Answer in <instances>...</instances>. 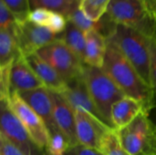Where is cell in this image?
Instances as JSON below:
<instances>
[{"label":"cell","instance_id":"cell-8","mask_svg":"<svg viewBox=\"0 0 156 155\" xmlns=\"http://www.w3.org/2000/svg\"><path fill=\"white\" fill-rule=\"evenodd\" d=\"M0 134L26 155H41L30 135L6 100H0ZM43 155V154H42Z\"/></svg>","mask_w":156,"mask_h":155},{"label":"cell","instance_id":"cell-5","mask_svg":"<svg viewBox=\"0 0 156 155\" xmlns=\"http://www.w3.org/2000/svg\"><path fill=\"white\" fill-rule=\"evenodd\" d=\"M118 132L129 155H156V123L149 114L142 112Z\"/></svg>","mask_w":156,"mask_h":155},{"label":"cell","instance_id":"cell-18","mask_svg":"<svg viewBox=\"0 0 156 155\" xmlns=\"http://www.w3.org/2000/svg\"><path fill=\"white\" fill-rule=\"evenodd\" d=\"M58 37L63 40L67 46L83 61L84 63V55L86 48V37L85 33L80 29L76 25L71 21L68 20L66 29L61 33Z\"/></svg>","mask_w":156,"mask_h":155},{"label":"cell","instance_id":"cell-2","mask_svg":"<svg viewBox=\"0 0 156 155\" xmlns=\"http://www.w3.org/2000/svg\"><path fill=\"white\" fill-rule=\"evenodd\" d=\"M106 38L121 51L152 89L150 39L135 29L120 24H114Z\"/></svg>","mask_w":156,"mask_h":155},{"label":"cell","instance_id":"cell-6","mask_svg":"<svg viewBox=\"0 0 156 155\" xmlns=\"http://www.w3.org/2000/svg\"><path fill=\"white\" fill-rule=\"evenodd\" d=\"M37 54L49 64L66 83L82 76L85 64L59 37L39 49Z\"/></svg>","mask_w":156,"mask_h":155},{"label":"cell","instance_id":"cell-31","mask_svg":"<svg viewBox=\"0 0 156 155\" xmlns=\"http://www.w3.org/2000/svg\"><path fill=\"white\" fill-rule=\"evenodd\" d=\"M65 155H102L98 150L78 144L72 147H69L66 152Z\"/></svg>","mask_w":156,"mask_h":155},{"label":"cell","instance_id":"cell-23","mask_svg":"<svg viewBox=\"0 0 156 155\" xmlns=\"http://www.w3.org/2000/svg\"><path fill=\"white\" fill-rule=\"evenodd\" d=\"M69 147V141L59 130L49 133V140L46 149L48 155H65Z\"/></svg>","mask_w":156,"mask_h":155},{"label":"cell","instance_id":"cell-16","mask_svg":"<svg viewBox=\"0 0 156 155\" xmlns=\"http://www.w3.org/2000/svg\"><path fill=\"white\" fill-rule=\"evenodd\" d=\"M142 112H144L143 104L135 99L125 96L112 107L111 119L113 128L119 131L126 127Z\"/></svg>","mask_w":156,"mask_h":155},{"label":"cell","instance_id":"cell-19","mask_svg":"<svg viewBox=\"0 0 156 155\" xmlns=\"http://www.w3.org/2000/svg\"><path fill=\"white\" fill-rule=\"evenodd\" d=\"M20 56L16 37L6 30H0V68L13 65Z\"/></svg>","mask_w":156,"mask_h":155},{"label":"cell","instance_id":"cell-11","mask_svg":"<svg viewBox=\"0 0 156 155\" xmlns=\"http://www.w3.org/2000/svg\"><path fill=\"white\" fill-rule=\"evenodd\" d=\"M20 97L37 113L45 122L48 133L58 130L53 116V102L50 90L46 87L18 92Z\"/></svg>","mask_w":156,"mask_h":155},{"label":"cell","instance_id":"cell-4","mask_svg":"<svg viewBox=\"0 0 156 155\" xmlns=\"http://www.w3.org/2000/svg\"><path fill=\"white\" fill-rule=\"evenodd\" d=\"M82 76L90 96L104 122L113 128L111 119L112 107L126 95L102 69L84 65Z\"/></svg>","mask_w":156,"mask_h":155},{"label":"cell","instance_id":"cell-3","mask_svg":"<svg viewBox=\"0 0 156 155\" xmlns=\"http://www.w3.org/2000/svg\"><path fill=\"white\" fill-rule=\"evenodd\" d=\"M106 15L115 24L135 29L149 39L156 37V15L147 0H112Z\"/></svg>","mask_w":156,"mask_h":155},{"label":"cell","instance_id":"cell-22","mask_svg":"<svg viewBox=\"0 0 156 155\" xmlns=\"http://www.w3.org/2000/svg\"><path fill=\"white\" fill-rule=\"evenodd\" d=\"M111 1L112 0H80L79 7L88 18L98 22L106 14Z\"/></svg>","mask_w":156,"mask_h":155},{"label":"cell","instance_id":"cell-7","mask_svg":"<svg viewBox=\"0 0 156 155\" xmlns=\"http://www.w3.org/2000/svg\"><path fill=\"white\" fill-rule=\"evenodd\" d=\"M7 102L12 111L27 131L36 146L40 151L46 150L49 140V133L43 120L20 97L17 91H11Z\"/></svg>","mask_w":156,"mask_h":155},{"label":"cell","instance_id":"cell-28","mask_svg":"<svg viewBox=\"0 0 156 155\" xmlns=\"http://www.w3.org/2000/svg\"><path fill=\"white\" fill-rule=\"evenodd\" d=\"M151 53V82L154 109H156V37L150 39Z\"/></svg>","mask_w":156,"mask_h":155},{"label":"cell","instance_id":"cell-33","mask_svg":"<svg viewBox=\"0 0 156 155\" xmlns=\"http://www.w3.org/2000/svg\"><path fill=\"white\" fill-rule=\"evenodd\" d=\"M78 1H79V4H80V0H78Z\"/></svg>","mask_w":156,"mask_h":155},{"label":"cell","instance_id":"cell-14","mask_svg":"<svg viewBox=\"0 0 156 155\" xmlns=\"http://www.w3.org/2000/svg\"><path fill=\"white\" fill-rule=\"evenodd\" d=\"M27 63L42 81L47 89L57 93H62L67 89V83L61 76L37 53L24 56Z\"/></svg>","mask_w":156,"mask_h":155},{"label":"cell","instance_id":"cell-13","mask_svg":"<svg viewBox=\"0 0 156 155\" xmlns=\"http://www.w3.org/2000/svg\"><path fill=\"white\" fill-rule=\"evenodd\" d=\"M60 94L63 96V98L66 100V101L69 103L73 111H83L104 122L101 113L97 110L94 102L90 96L83 76H80L71 82L67 83V89L64 92Z\"/></svg>","mask_w":156,"mask_h":155},{"label":"cell","instance_id":"cell-9","mask_svg":"<svg viewBox=\"0 0 156 155\" xmlns=\"http://www.w3.org/2000/svg\"><path fill=\"white\" fill-rule=\"evenodd\" d=\"M58 38V35L52 32L48 26L36 25L29 20L19 24L16 35L18 46L23 56L35 54Z\"/></svg>","mask_w":156,"mask_h":155},{"label":"cell","instance_id":"cell-32","mask_svg":"<svg viewBox=\"0 0 156 155\" xmlns=\"http://www.w3.org/2000/svg\"><path fill=\"white\" fill-rule=\"evenodd\" d=\"M151 9L153 10V12L156 15V0H147Z\"/></svg>","mask_w":156,"mask_h":155},{"label":"cell","instance_id":"cell-15","mask_svg":"<svg viewBox=\"0 0 156 155\" xmlns=\"http://www.w3.org/2000/svg\"><path fill=\"white\" fill-rule=\"evenodd\" d=\"M11 91H28L45 87L27 63L24 56H20L13 63L10 72Z\"/></svg>","mask_w":156,"mask_h":155},{"label":"cell","instance_id":"cell-27","mask_svg":"<svg viewBox=\"0 0 156 155\" xmlns=\"http://www.w3.org/2000/svg\"><path fill=\"white\" fill-rule=\"evenodd\" d=\"M67 23H68V18L64 15L52 11L48 24V27L55 34L60 35L66 29Z\"/></svg>","mask_w":156,"mask_h":155},{"label":"cell","instance_id":"cell-20","mask_svg":"<svg viewBox=\"0 0 156 155\" xmlns=\"http://www.w3.org/2000/svg\"><path fill=\"white\" fill-rule=\"evenodd\" d=\"M31 10L36 8H46L48 10L60 13L66 17L79 6L78 0H29Z\"/></svg>","mask_w":156,"mask_h":155},{"label":"cell","instance_id":"cell-10","mask_svg":"<svg viewBox=\"0 0 156 155\" xmlns=\"http://www.w3.org/2000/svg\"><path fill=\"white\" fill-rule=\"evenodd\" d=\"M77 139L80 144L100 151L104 134L112 129L101 120L83 111H74Z\"/></svg>","mask_w":156,"mask_h":155},{"label":"cell","instance_id":"cell-17","mask_svg":"<svg viewBox=\"0 0 156 155\" xmlns=\"http://www.w3.org/2000/svg\"><path fill=\"white\" fill-rule=\"evenodd\" d=\"M86 48L84 64L90 67L102 69L107 50V38L97 30L85 33Z\"/></svg>","mask_w":156,"mask_h":155},{"label":"cell","instance_id":"cell-21","mask_svg":"<svg viewBox=\"0 0 156 155\" xmlns=\"http://www.w3.org/2000/svg\"><path fill=\"white\" fill-rule=\"evenodd\" d=\"M100 152L102 155H129L121 143L118 131L113 128L110 129L102 137Z\"/></svg>","mask_w":156,"mask_h":155},{"label":"cell","instance_id":"cell-29","mask_svg":"<svg viewBox=\"0 0 156 155\" xmlns=\"http://www.w3.org/2000/svg\"><path fill=\"white\" fill-rule=\"evenodd\" d=\"M50 10H48L46 8H36L31 10L28 20L36 25L42 26H48L49 17L51 15Z\"/></svg>","mask_w":156,"mask_h":155},{"label":"cell","instance_id":"cell-1","mask_svg":"<svg viewBox=\"0 0 156 155\" xmlns=\"http://www.w3.org/2000/svg\"><path fill=\"white\" fill-rule=\"evenodd\" d=\"M102 69L127 97L135 99L143 104L145 113L149 114L154 110L152 89L143 80L121 51L110 42L107 43Z\"/></svg>","mask_w":156,"mask_h":155},{"label":"cell","instance_id":"cell-24","mask_svg":"<svg viewBox=\"0 0 156 155\" xmlns=\"http://www.w3.org/2000/svg\"><path fill=\"white\" fill-rule=\"evenodd\" d=\"M13 13L19 24L28 20L31 12L29 0H0Z\"/></svg>","mask_w":156,"mask_h":155},{"label":"cell","instance_id":"cell-25","mask_svg":"<svg viewBox=\"0 0 156 155\" xmlns=\"http://www.w3.org/2000/svg\"><path fill=\"white\" fill-rule=\"evenodd\" d=\"M18 28L19 23L15 16L5 5L0 1V30H6L16 37Z\"/></svg>","mask_w":156,"mask_h":155},{"label":"cell","instance_id":"cell-12","mask_svg":"<svg viewBox=\"0 0 156 155\" xmlns=\"http://www.w3.org/2000/svg\"><path fill=\"white\" fill-rule=\"evenodd\" d=\"M53 102V116L58 130L64 134L70 147L80 144L77 139L75 114L60 93L50 90Z\"/></svg>","mask_w":156,"mask_h":155},{"label":"cell","instance_id":"cell-26","mask_svg":"<svg viewBox=\"0 0 156 155\" xmlns=\"http://www.w3.org/2000/svg\"><path fill=\"white\" fill-rule=\"evenodd\" d=\"M12 65L0 68V100H8L11 94L10 72Z\"/></svg>","mask_w":156,"mask_h":155},{"label":"cell","instance_id":"cell-30","mask_svg":"<svg viewBox=\"0 0 156 155\" xmlns=\"http://www.w3.org/2000/svg\"><path fill=\"white\" fill-rule=\"evenodd\" d=\"M0 155H26L6 138L0 134Z\"/></svg>","mask_w":156,"mask_h":155},{"label":"cell","instance_id":"cell-35","mask_svg":"<svg viewBox=\"0 0 156 155\" xmlns=\"http://www.w3.org/2000/svg\"><path fill=\"white\" fill-rule=\"evenodd\" d=\"M155 123H156V122H155Z\"/></svg>","mask_w":156,"mask_h":155},{"label":"cell","instance_id":"cell-34","mask_svg":"<svg viewBox=\"0 0 156 155\" xmlns=\"http://www.w3.org/2000/svg\"><path fill=\"white\" fill-rule=\"evenodd\" d=\"M43 155H47V154H43Z\"/></svg>","mask_w":156,"mask_h":155}]
</instances>
